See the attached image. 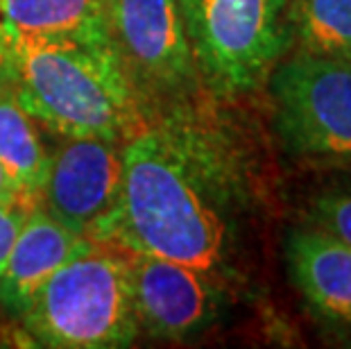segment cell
Wrapping results in <instances>:
<instances>
[{
	"mask_svg": "<svg viewBox=\"0 0 351 349\" xmlns=\"http://www.w3.org/2000/svg\"><path fill=\"white\" fill-rule=\"evenodd\" d=\"M125 141L62 136L48 159L41 206L71 232L100 243L123 193Z\"/></svg>",
	"mask_w": 351,
	"mask_h": 349,
	"instance_id": "ba28073f",
	"label": "cell"
},
{
	"mask_svg": "<svg viewBox=\"0 0 351 349\" xmlns=\"http://www.w3.org/2000/svg\"><path fill=\"white\" fill-rule=\"evenodd\" d=\"M304 222L351 245V168L333 170L331 180L311 193Z\"/></svg>",
	"mask_w": 351,
	"mask_h": 349,
	"instance_id": "5bb4252c",
	"label": "cell"
},
{
	"mask_svg": "<svg viewBox=\"0 0 351 349\" xmlns=\"http://www.w3.org/2000/svg\"><path fill=\"white\" fill-rule=\"evenodd\" d=\"M295 46L351 62V0H290Z\"/></svg>",
	"mask_w": 351,
	"mask_h": 349,
	"instance_id": "4fadbf2b",
	"label": "cell"
},
{
	"mask_svg": "<svg viewBox=\"0 0 351 349\" xmlns=\"http://www.w3.org/2000/svg\"><path fill=\"white\" fill-rule=\"evenodd\" d=\"M29 209H34V206H25V204L3 206L0 204V272L5 268L10 250H12L14 241H16L19 229L25 222Z\"/></svg>",
	"mask_w": 351,
	"mask_h": 349,
	"instance_id": "9a60e30c",
	"label": "cell"
},
{
	"mask_svg": "<svg viewBox=\"0 0 351 349\" xmlns=\"http://www.w3.org/2000/svg\"><path fill=\"white\" fill-rule=\"evenodd\" d=\"M36 125L39 123L21 107L12 88L0 84V163L29 197L41 202L50 152Z\"/></svg>",
	"mask_w": 351,
	"mask_h": 349,
	"instance_id": "7c38bea8",
	"label": "cell"
},
{
	"mask_svg": "<svg viewBox=\"0 0 351 349\" xmlns=\"http://www.w3.org/2000/svg\"><path fill=\"white\" fill-rule=\"evenodd\" d=\"M130 277L138 331L154 340L186 343L204 336L236 302L225 281L163 256L130 252Z\"/></svg>",
	"mask_w": 351,
	"mask_h": 349,
	"instance_id": "52a82bcc",
	"label": "cell"
},
{
	"mask_svg": "<svg viewBox=\"0 0 351 349\" xmlns=\"http://www.w3.org/2000/svg\"><path fill=\"white\" fill-rule=\"evenodd\" d=\"M91 245V239L71 232L41 204L29 209L0 272V311L19 320L52 274Z\"/></svg>",
	"mask_w": 351,
	"mask_h": 349,
	"instance_id": "30bf717a",
	"label": "cell"
},
{
	"mask_svg": "<svg viewBox=\"0 0 351 349\" xmlns=\"http://www.w3.org/2000/svg\"><path fill=\"white\" fill-rule=\"evenodd\" d=\"M276 141L288 157L351 168V62L297 48L265 82Z\"/></svg>",
	"mask_w": 351,
	"mask_h": 349,
	"instance_id": "5b68a950",
	"label": "cell"
},
{
	"mask_svg": "<svg viewBox=\"0 0 351 349\" xmlns=\"http://www.w3.org/2000/svg\"><path fill=\"white\" fill-rule=\"evenodd\" d=\"M0 84L59 136L127 141L145 128V114L111 41L34 36L10 25Z\"/></svg>",
	"mask_w": 351,
	"mask_h": 349,
	"instance_id": "7a4b0ae2",
	"label": "cell"
},
{
	"mask_svg": "<svg viewBox=\"0 0 351 349\" xmlns=\"http://www.w3.org/2000/svg\"><path fill=\"white\" fill-rule=\"evenodd\" d=\"M107 19L145 118L204 93L177 0H107Z\"/></svg>",
	"mask_w": 351,
	"mask_h": 349,
	"instance_id": "8992f818",
	"label": "cell"
},
{
	"mask_svg": "<svg viewBox=\"0 0 351 349\" xmlns=\"http://www.w3.org/2000/svg\"><path fill=\"white\" fill-rule=\"evenodd\" d=\"M202 86L225 102L261 91L295 46L290 0H177Z\"/></svg>",
	"mask_w": 351,
	"mask_h": 349,
	"instance_id": "277c9868",
	"label": "cell"
},
{
	"mask_svg": "<svg viewBox=\"0 0 351 349\" xmlns=\"http://www.w3.org/2000/svg\"><path fill=\"white\" fill-rule=\"evenodd\" d=\"M19 320L39 347H130L141 336L132 302L130 252L93 243L52 274Z\"/></svg>",
	"mask_w": 351,
	"mask_h": 349,
	"instance_id": "3957f363",
	"label": "cell"
},
{
	"mask_svg": "<svg viewBox=\"0 0 351 349\" xmlns=\"http://www.w3.org/2000/svg\"><path fill=\"white\" fill-rule=\"evenodd\" d=\"M0 19L23 34L111 41L107 0H0Z\"/></svg>",
	"mask_w": 351,
	"mask_h": 349,
	"instance_id": "8fae6325",
	"label": "cell"
},
{
	"mask_svg": "<svg viewBox=\"0 0 351 349\" xmlns=\"http://www.w3.org/2000/svg\"><path fill=\"white\" fill-rule=\"evenodd\" d=\"M0 204L3 206H16V204H25V206H36L39 200L29 197L27 193L19 186V182L7 173V168L0 163Z\"/></svg>",
	"mask_w": 351,
	"mask_h": 349,
	"instance_id": "2e32d148",
	"label": "cell"
},
{
	"mask_svg": "<svg viewBox=\"0 0 351 349\" xmlns=\"http://www.w3.org/2000/svg\"><path fill=\"white\" fill-rule=\"evenodd\" d=\"M283 261L308 313L351 338V245L302 222L283 236Z\"/></svg>",
	"mask_w": 351,
	"mask_h": 349,
	"instance_id": "9c48e42d",
	"label": "cell"
},
{
	"mask_svg": "<svg viewBox=\"0 0 351 349\" xmlns=\"http://www.w3.org/2000/svg\"><path fill=\"white\" fill-rule=\"evenodd\" d=\"M227 105L204 91L147 114L125 141L121 202L100 243L245 286L267 182L256 143Z\"/></svg>",
	"mask_w": 351,
	"mask_h": 349,
	"instance_id": "6da1fadb",
	"label": "cell"
}]
</instances>
